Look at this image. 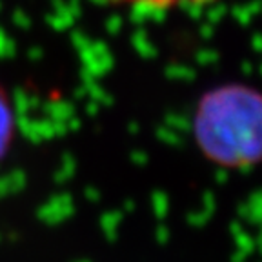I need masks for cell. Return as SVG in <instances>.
Returning a JSON list of instances; mask_svg holds the SVG:
<instances>
[{"label": "cell", "mask_w": 262, "mask_h": 262, "mask_svg": "<svg viewBox=\"0 0 262 262\" xmlns=\"http://www.w3.org/2000/svg\"><path fill=\"white\" fill-rule=\"evenodd\" d=\"M262 98L253 86L229 82L206 90L191 117V139L222 169L244 171L260 160Z\"/></svg>", "instance_id": "6da1fadb"}, {"label": "cell", "mask_w": 262, "mask_h": 262, "mask_svg": "<svg viewBox=\"0 0 262 262\" xmlns=\"http://www.w3.org/2000/svg\"><path fill=\"white\" fill-rule=\"evenodd\" d=\"M16 135V113L11 98L0 86V160L8 155Z\"/></svg>", "instance_id": "7a4b0ae2"}, {"label": "cell", "mask_w": 262, "mask_h": 262, "mask_svg": "<svg viewBox=\"0 0 262 262\" xmlns=\"http://www.w3.org/2000/svg\"><path fill=\"white\" fill-rule=\"evenodd\" d=\"M111 2L119 6H127V8L149 9V11H169V9L206 6L215 0H111Z\"/></svg>", "instance_id": "3957f363"}]
</instances>
